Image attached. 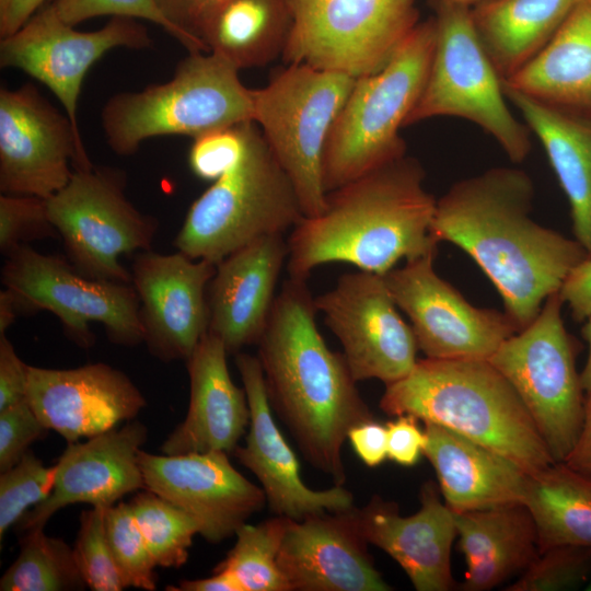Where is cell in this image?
<instances>
[{"mask_svg": "<svg viewBox=\"0 0 591 591\" xmlns=\"http://www.w3.org/2000/svg\"><path fill=\"white\" fill-rule=\"evenodd\" d=\"M316 311L337 337L357 382L385 385L406 376L417 362L410 325L397 311L384 276L358 270L341 275L333 288L314 297Z\"/></svg>", "mask_w": 591, "mask_h": 591, "instance_id": "cell-16", "label": "cell"}, {"mask_svg": "<svg viewBox=\"0 0 591 591\" xmlns=\"http://www.w3.org/2000/svg\"><path fill=\"white\" fill-rule=\"evenodd\" d=\"M303 217L290 178L250 120L239 161L190 205L173 245L218 264L256 240L292 230Z\"/></svg>", "mask_w": 591, "mask_h": 591, "instance_id": "cell-7", "label": "cell"}, {"mask_svg": "<svg viewBox=\"0 0 591 591\" xmlns=\"http://www.w3.org/2000/svg\"><path fill=\"white\" fill-rule=\"evenodd\" d=\"M363 536L359 509L288 520L278 565L290 591H389Z\"/></svg>", "mask_w": 591, "mask_h": 591, "instance_id": "cell-21", "label": "cell"}, {"mask_svg": "<svg viewBox=\"0 0 591 591\" xmlns=\"http://www.w3.org/2000/svg\"><path fill=\"white\" fill-rule=\"evenodd\" d=\"M558 292L535 318L488 359L521 398L554 462L573 448L584 416V390L576 369L578 346L566 331Z\"/></svg>", "mask_w": 591, "mask_h": 591, "instance_id": "cell-10", "label": "cell"}, {"mask_svg": "<svg viewBox=\"0 0 591 591\" xmlns=\"http://www.w3.org/2000/svg\"><path fill=\"white\" fill-rule=\"evenodd\" d=\"M53 0H0V38L24 25L37 11Z\"/></svg>", "mask_w": 591, "mask_h": 591, "instance_id": "cell-50", "label": "cell"}, {"mask_svg": "<svg viewBox=\"0 0 591 591\" xmlns=\"http://www.w3.org/2000/svg\"><path fill=\"white\" fill-rule=\"evenodd\" d=\"M235 363L247 396L250 424L245 444L233 454L260 483L270 511L303 520L354 507V496L343 485L314 490L304 484L298 457L275 422L257 356L240 351Z\"/></svg>", "mask_w": 591, "mask_h": 591, "instance_id": "cell-20", "label": "cell"}, {"mask_svg": "<svg viewBox=\"0 0 591 591\" xmlns=\"http://www.w3.org/2000/svg\"><path fill=\"white\" fill-rule=\"evenodd\" d=\"M558 293L576 322H584L591 315V256L568 274Z\"/></svg>", "mask_w": 591, "mask_h": 591, "instance_id": "cell-48", "label": "cell"}, {"mask_svg": "<svg viewBox=\"0 0 591 591\" xmlns=\"http://www.w3.org/2000/svg\"><path fill=\"white\" fill-rule=\"evenodd\" d=\"M136 522L158 567L179 568L189 557L196 521L184 510L144 489L129 502Z\"/></svg>", "mask_w": 591, "mask_h": 591, "instance_id": "cell-36", "label": "cell"}, {"mask_svg": "<svg viewBox=\"0 0 591 591\" xmlns=\"http://www.w3.org/2000/svg\"><path fill=\"white\" fill-rule=\"evenodd\" d=\"M147 436L142 422L130 420L84 442L68 443L55 464L51 494L24 514L18 531L44 529L57 511L72 503L106 509L126 495L143 490L138 453Z\"/></svg>", "mask_w": 591, "mask_h": 591, "instance_id": "cell-23", "label": "cell"}, {"mask_svg": "<svg viewBox=\"0 0 591 591\" xmlns=\"http://www.w3.org/2000/svg\"><path fill=\"white\" fill-rule=\"evenodd\" d=\"M502 84L591 120V0H582L540 53Z\"/></svg>", "mask_w": 591, "mask_h": 591, "instance_id": "cell-29", "label": "cell"}, {"mask_svg": "<svg viewBox=\"0 0 591 591\" xmlns=\"http://www.w3.org/2000/svg\"><path fill=\"white\" fill-rule=\"evenodd\" d=\"M26 398L40 421L67 443L134 420L147 404L128 375L103 362L73 369L28 366Z\"/></svg>", "mask_w": 591, "mask_h": 591, "instance_id": "cell-22", "label": "cell"}, {"mask_svg": "<svg viewBox=\"0 0 591 591\" xmlns=\"http://www.w3.org/2000/svg\"><path fill=\"white\" fill-rule=\"evenodd\" d=\"M282 59L355 78L380 69L419 23L414 0H287Z\"/></svg>", "mask_w": 591, "mask_h": 591, "instance_id": "cell-13", "label": "cell"}, {"mask_svg": "<svg viewBox=\"0 0 591 591\" xmlns=\"http://www.w3.org/2000/svg\"><path fill=\"white\" fill-rule=\"evenodd\" d=\"M434 39V20L420 22L380 69L356 78L326 143V193L406 155L399 130L425 88Z\"/></svg>", "mask_w": 591, "mask_h": 591, "instance_id": "cell-5", "label": "cell"}, {"mask_svg": "<svg viewBox=\"0 0 591 591\" xmlns=\"http://www.w3.org/2000/svg\"><path fill=\"white\" fill-rule=\"evenodd\" d=\"M395 417L394 420L385 425L387 457L402 466H413L424 455L425 430H421L418 419L412 415H398Z\"/></svg>", "mask_w": 591, "mask_h": 591, "instance_id": "cell-46", "label": "cell"}, {"mask_svg": "<svg viewBox=\"0 0 591 591\" xmlns=\"http://www.w3.org/2000/svg\"><path fill=\"white\" fill-rule=\"evenodd\" d=\"M49 4L63 22L73 26L97 16H125L152 22L181 43L179 33L155 0H53Z\"/></svg>", "mask_w": 591, "mask_h": 591, "instance_id": "cell-43", "label": "cell"}, {"mask_svg": "<svg viewBox=\"0 0 591 591\" xmlns=\"http://www.w3.org/2000/svg\"><path fill=\"white\" fill-rule=\"evenodd\" d=\"M466 561L462 591H487L522 573L538 556L537 529L524 503L453 512Z\"/></svg>", "mask_w": 591, "mask_h": 591, "instance_id": "cell-28", "label": "cell"}, {"mask_svg": "<svg viewBox=\"0 0 591 591\" xmlns=\"http://www.w3.org/2000/svg\"><path fill=\"white\" fill-rule=\"evenodd\" d=\"M582 336L588 343L589 354L580 373V380L586 394H591V315L584 321Z\"/></svg>", "mask_w": 591, "mask_h": 591, "instance_id": "cell-54", "label": "cell"}, {"mask_svg": "<svg viewBox=\"0 0 591 591\" xmlns=\"http://www.w3.org/2000/svg\"><path fill=\"white\" fill-rule=\"evenodd\" d=\"M228 455L152 454L140 449L138 462L144 489L184 510L198 524L199 535L218 544L235 535L266 503L263 488L243 476Z\"/></svg>", "mask_w": 591, "mask_h": 591, "instance_id": "cell-18", "label": "cell"}, {"mask_svg": "<svg viewBox=\"0 0 591 591\" xmlns=\"http://www.w3.org/2000/svg\"><path fill=\"white\" fill-rule=\"evenodd\" d=\"M424 426V455L453 512L524 503L530 474L520 465L443 426Z\"/></svg>", "mask_w": 591, "mask_h": 591, "instance_id": "cell-27", "label": "cell"}, {"mask_svg": "<svg viewBox=\"0 0 591 591\" xmlns=\"http://www.w3.org/2000/svg\"><path fill=\"white\" fill-rule=\"evenodd\" d=\"M93 166L80 130L32 83L0 89V192L49 198Z\"/></svg>", "mask_w": 591, "mask_h": 591, "instance_id": "cell-14", "label": "cell"}, {"mask_svg": "<svg viewBox=\"0 0 591 591\" xmlns=\"http://www.w3.org/2000/svg\"><path fill=\"white\" fill-rule=\"evenodd\" d=\"M534 184L523 170L493 167L437 199L431 233L465 251L499 291L518 332L589 257L575 239L531 218Z\"/></svg>", "mask_w": 591, "mask_h": 591, "instance_id": "cell-1", "label": "cell"}, {"mask_svg": "<svg viewBox=\"0 0 591 591\" xmlns=\"http://www.w3.org/2000/svg\"><path fill=\"white\" fill-rule=\"evenodd\" d=\"M591 576V547L563 545L538 554L507 591H556L579 588Z\"/></svg>", "mask_w": 591, "mask_h": 591, "instance_id": "cell-39", "label": "cell"}, {"mask_svg": "<svg viewBox=\"0 0 591 591\" xmlns=\"http://www.w3.org/2000/svg\"><path fill=\"white\" fill-rule=\"evenodd\" d=\"M104 513L105 509L99 507L81 512L73 553L88 588L93 591H120L126 586L109 548Z\"/></svg>", "mask_w": 591, "mask_h": 591, "instance_id": "cell-40", "label": "cell"}, {"mask_svg": "<svg viewBox=\"0 0 591 591\" xmlns=\"http://www.w3.org/2000/svg\"><path fill=\"white\" fill-rule=\"evenodd\" d=\"M288 520L276 515L257 524L241 525L234 546L213 570L232 573L244 591H290L278 565Z\"/></svg>", "mask_w": 591, "mask_h": 591, "instance_id": "cell-35", "label": "cell"}, {"mask_svg": "<svg viewBox=\"0 0 591 591\" xmlns=\"http://www.w3.org/2000/svg\"><path fill=\"white\" fill-rule=\"evenodd\" d=\"M221 0H155L160 11L181 35L188 51H206L198 36L199 27L209 11Z\"/></svg>", "mask_w": 591, "mask_h": 591, "instance_id": "cell-45", "label": "cell"}, {"mask_svg": "<svg viewBox=\"0 0 591 591\" xmlns=\"http://www.w3.org/2000/svg\"><path fill=\"white\" fill-rule=\"evenodd\" d=\"M582 0H488L472 18L502 81L525 66L551 40Z\"/></svg>", "mask_w": 591, "mask_h": 591, "instance_id": "cell-31", "label": "cell"}, {"mask_svg": "<svg viewBox=\"0 0 591 591\" xmlns=\"http://www.w3.org/2000/svg\"><path fill=\"white\" fill-rule=\"evenodd\" d=\"M171 591H244L239 580L230 572L213 570V575L201 579H183L176 587L167 586Z\"/></svg>", "mask_w": 591, "mask_h": 591, "instance_id": "cell-52", "label": "cell"}, {"mask_svg": "<svg viewBox=\"0 0 591 591\" xmlns=\"http://www.w3.org/2000/svg\"><path fill=\"white\" fill-rule=\"evenodd\" d=\"M445 1H450V2L460 3V4L471 7L472 4H478V3H482V2H485V1H488V0H445Z\"/></svg>", "mask_w": 591, "mask_h": 591, "instance_id": "cell-55", "label": "cell"}, {"mask_svg": "<svg viewBox=\"0 0 591 591\" xmlns=\"http://www.w3.org/2000/svg\"><path fill=\"white\" fill-rule=\"evenodd\" d=\"M563 462L591 479V394L586 395L583 422L578 439Z\"/></svg>", "mask_w": 591, "mask_h": 591, "instance_id": "cell-51", "label": "cell"}, {"mask_svg": "<svg viewBox=\"0 0 591 591\" xmlns=\"http://www.w3.org/2000/svg\"><path fill=\"white\" fill-rule=\"evenodd\" d=\"M290 28L287 0H221L202 20L198 36L208 53L241 70L282 57Z\"/></svg>", "mask_w": 591, "mask_h": 591, "instance_id": "cell-32", "label": "cell"}, {"mask_svg": "<svg viewBox=\"0 0 591 591\" xmlns=\"http://www.w3.org/2000/svg\"><path fill=\"white\" fill-rule=\"evenodd\" d=\"M48 431L27 398L0 410V472L14 466Z\"/></svg>", "mask_w": 591, "mask_h": 591, "instance_id": "cell-44", "label": "cell"}, {"mask_svg": "<svg viewBox=\"0 0 591 591\" xmlns=\"http://www.w3.org/2000/svg\"><path fill=\"white\" fill-rule=\"evenodd\" d=\"M216 268L179 251L136 254L130 271L151 355L167 362L193 354L209 329L207 290Z\"/></svg>", "mask_w": 591, "mask_h": 591, "instance_id": "cell-19", "label": "cell"}, {"mask_svg": "<svg viewBox=\"0 0 591 591\" xmlns=\"http://www.w3.org/2000/svg\"><path fill=\"white\" fill-rule=\"evenodd\" d=\"M289 247L283 234L262 237L217 264L207 290L209 329L228 354L257 344L268 323Z\"/></svg>", "mask_w": 591, "mask_h": 591, "instance_id": "cell-25", "label": "cell"}, {"mask_svg": "<svg viewBox=\"0 0 591 591\" xmlns=\"http://www.w3.org/2000/svg\"><path fill=\"white\" fill-rule=\"evenodd\" d=\"M1 281L20 314L51 312L68 338L82 349L95 343L92 323L102 324L116 345L143 343L139 298L132 283L86 277L69 260L39 253L28 244L5 256Z\"/></svg>", "mask_w": 591, "mask_h": 591, "instance_id": "cell-12", "label": "cell"}, {"mask_svg": "<svg viewBox=\"0 0 591 591\" xmlns=\"http://www.w3.org/2000/svg\"><path fill=\"white\" fill-rule=\"evenodd\" d=\"M222 57L188 51L166 82L113 95L101 112L111 150L121 157L161 136L192 139L206 132L253 120L252 89Z\"/></svg>", "mask_w": 591, "mask_h": 591, "instance_id": "cell-6", "label": "cell"}, {"mask_svg": "<svg viewBox=\"0 0 591 591\" xmlns=\"http://www.w3.org/2000/svg\"><path fill=\"white\" fill-rule=\"evenodd\" d=\"M347 439L358 457L369 467L379 466L387 457L386 426L374 419L352 427Z\"/></svg>", "mask_w": 591, "mask_h": 591, "instance_id": "cell-49", "label": "cell"}, {"mask_svg": "<svg viewBox=\"0 0 591 591\" xmlns=\"http://www.w3.org/2000/svg\"><path fill=\"white\" fill-rule=\"evenodd\" d=\"M105 532L115 564L126 588L157 589L158 567L136 522L129 503L105 509Z\"/></svg>", "mask_w": 591, "mask_h": 591, "instance_id": "cell-37", "label": "cell"}, {"mask_svg": "<svg viewBox=\"0 0 591 591\" xmlns=\"http://www.w3.org/2000/svg\"><path fill=\"white\" fill-rule=\"evenodd\" d=\"M58 235L46 199L28 195L0 196V252L8 256L28 242Z\"/></svg>", "mask_w": 591, "mask_h": 591, "instance_id": "cell-41", "label": "cell"}, {"mask_svg": "<svg viewBox=\"0 0 591 591\" xmlns=\"http://www.w3.org/2000/svg\"><path fill=\"white\" fill-rule=\"evenodd\" d=\"M20 315L14 299L8 289L0 291V335L5 334L8 328Z\"/></svg>", "mask_w": 591, "mask_h": 591, "instance_id": "cell-53", "label": "cell"}, {"mask_svg": "<svg viewBox=\"0 0 591 591\" xmlns=\"http://www.w3.org/2000/svg\"><path fill=\"white\" fill-rule=\"evenodd\" d=\"M524 505L537 529L538 553L563 545L591 547V479L564 462L530 474Z\"/></svg>", "mask_w": 591, "mask_h": 591, "instance_id": "cell-33", "label": "cell"}, {"mask_svg": "<svg viewBox=\"0 0 591 591\" xmlns=\"http://www.w3.org/2000/svg\"><path fill=\"white\" fill-rule=\"evenodd\" d=\"M20 553L0 579L1 591L83 590L86 584L73 548L33 529L22 533Z\"/></svg>", "mask_w": 591, "mask_h": 591, "instance_id": "cell-34", "label": "cell"}, {"mask_svg": "<svg viewBox=\"0 0 591 591\" xmlns=\"http://www.w3.org/2000/svg\"><path fill=\"white\" fill-rule=\"evenodd\" d=\"M503 91L543 144L569 201L575 239L591 256V120L507 86Z\"/></svg>", "mask_w": 591, "mask_h": 591, "instance_id": "cell-30", "label": "cell"}, {"mask_svg": "<svg viewBox=\"0 0 591 591\" xmlns=\"http://www.w3.org/2000/svg\"><path fill=\"white\" fill-rule=\"evenodd\" d=\"M434 255L407 260L384 275L397 308L412 323L418 349L431 359H489L517 326L506 313L466 301L436 273Z\"/></svg>", "mask_w": 591, "mask_h": 591, "instance_id": "cell-17", "label": "cell"}, {"mask_svg": "<svg viewBox=\"0 0 591 591\" xmlns=\"http://www.w3.org/2000/svg\"><path fill=\"white\" fill-rule=\"evenodd\" d=\"M436 205L421 164L407 155L392 161L327 193L324 211L303 217L291 230L289 276L308 280L327 263L384 276L403 258L436 254Z\"/></svg>", "mask_w": 591, "mask_h": 591, "instance_id": "cell-3", "label": "cell"}, {"mask_svg": "<svg viewBox=\"0 0 591 591\" xmlns=\"http://www.w3.org/2000/svg\"><path fill=\"white\" fill-rule=\"evenodd\" d=\"M56 466H46L28 450L11 468L0 474V542L24 514L53 491Z\"/></svg>", "mask_w": 591, "mask_h": 591, "instance_id": "cell-38", "label": "cell"}, {"mask_svg": "<svg viewBox=\"0 0 591 591\" xmlns=\"http://www.w3.org/2000/svg\"><path fill=\"white\" fill-rule=\"evenodd\" d=\"M248 121L216 129L194 138L188 151L190 171L198 178L210 182L225 174L242 155Z\"/></svg>", "mask_w": 591, "mask_h": 591, "instance_id": "cell-42", "label": "cell"}, {"mask_svg": "<svg viewBox=\"0 0 591 591\" xmlns=\"http://www.w3.org/2000/svg\"><path fill=\"white\" fill-rule=\"evenodd\" d=\"M436 39L422 93L406 126L439 116L474 123L513 162L531 150L530 128L507 105L502 79L476 32L471 7L439 0Z\"/></svg>", "mask_w": 591, "mask_h": 591, "instance_id": "cell-9", "label": "cell"}, {"mask_svg": "<svg viewBox=\"0 0 591 591\" xmlns=\"http://www.w3.org/2000/svg\"><path fill=\"white\" fill-rule=\"evenodd\" d=\"M355 80L339 71L287 63L265 86L252 89L253 121L290 178L304 217L326 207L324 152Z\"/></svg>", "mask_w": 591, "mask_h": 591, "instance_id": "cell-8", "label": "cell"}, {"mask_svg": "<svg viewBox=\"0 0 591 591\" xmlns=\"http://www.w3.org/2000/svg\"><path fill=\"white\" fill-rule=\"evenodd\" d=\"M152 45L139 20L112 16L101 28L80 32L48 3L13 34L0 39L1 68L19 69L47 86L79 129L78 101L89 69L115 48Z\"/></svg>", "mask_w": 591, "mask_h": 591, "instance_id": "cell-15", "label": "cell"}, {"mask_svg": "<svg viewBox=\"0 0 591 591\" xmlns=\"http://www.w3.org/2000/svg\"><path fill=\"white\" fill-rule=\"evenodd\" d=\"M223 343L208 332L186 360L189 405L184 420L160 450L177 455L221 451L233 453L250 424L246 392L232 381Z\"/></svg>", "mask_w": 591, "mask_h": 591, "instance_id": "cell-26", "label": "cell"}, {"mask_svg": "<svg viewBox=\"0 0 591 591\" xmlns=\"http://www.w3.org/2000/svg\"><path fill=\"white\" fill-rule=\"evenodd\" d=\"M28 364L16 354L5 334L0 335V410L26 398Z\"/></svg>", "mask_w": 591, "mask_h": 591, "instance_id": "cell-47", "label": "cell"}, {"mask_svg": "<svg viewBox=\"0 0 591 591\" xmlns=\"http://www.w3.org/2000/svg\"><path fill=\"white\" fill-rule=\"evenodd\" d=\"M420 509L402 515L394 501L373 496L359 509L363 536L390 555L417 591L454 588L451 549L457 536L453 511L440 499L439 486L427 480L419 493Z\"/></svg>", "mask_w": 591, "mask_h": 591, "instance_id": "cell-24", "label": "cell"}, {"mask_svg": "<svg viewBox=\"0 0 591 591\" xmlns=\"http://www.w3.org/2000/svg\"><path fill=\"white\" fill-rule=\"evenodd\" d=\"M316 313L306 280L289 276L256 344L257 358L273 413L310 465L344 485L348 432L374 415L344 354L331 350L318 332Z\"/></svg>", "mask_w": 591, "mask_h": 591, "instance_id": "cell-2", "label": "cell"}, {"mask_svg": "<svg viewBox=\"0 0 591 591\" xmlns=\"http://www.w3.org/2000/svg\"><path fill=\"white\" fill-rule=\"evenodd\" d=\"M380 408L443 426L529 474L555 463L515 390L488 359L417 360L406 376L385 385Z\"/></svg>", "mask_w": 591, "mask_h": 591, "instance_id": "cell-4", "label": "cell"}, {"mask_svg": "<svg viewBox=\"0 0 591 591\" xmlns=\"http://www.w3.org/2000/svg\"><path fill=\"white\" fill-rule=\"evenodd\" d=\"M126 184L124 171L93 165L74 170L69 183L46 199L68 260L86 277L132 283L120 256L151 250L159 222L130 202Z\"/></svg>", "mask_w": 591, "mask_h": 591, "instance_id": "cell-11", "label": "cell"}]
</instances>
